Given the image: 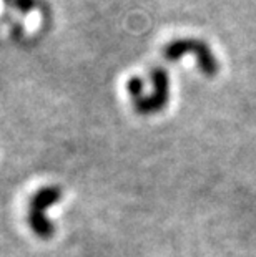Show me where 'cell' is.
I'll return each instance as SVG.
<instances>
[{
  "label": "cell",
  "instance_id": "obj_3",
  "mask_svg": "<svg viewBox=\"0 0 256 257\" xmlns=\"http://www.w3.org/2000/svg\"><path fill=\"white\" fill-rule=\"evenodd\" d=\"M151 85H153V93L148 96H140L133 100V106L140 114H153L161 111L170 100V78L165 68H155L151 72Z\"/></svg>",
  "mask_w": 256,
  "mask_h": 257
},
{
  "label": "cell",
  "instance_id": "obj_1",
  "mask_svg": "<svg viewBox=\"0 0 256 257\" xmlns=\"http://www.w3.org/2000/svg\"><path fill=\"white\" fill-rule=\"evenodd\" d=\"M62 199V189L57 186H47L39 189L32 196L29 202V226L39 239H52L55 234V226L48 219L47 211L48 207L57 204Z\"/></svg>",
  "mask_w": 256,
  "mask_h": 257
},
{
  "label": "cell",
  "instance_id": "obj_2",
  "mask_svg": "<svg viewBox=\"0 0 256 257\" xmlns=\"http://www.w3.org/2000/svg\"><path fill=\"white\" fill-rule=\"evenodd\" d=\"M187 53H193L197 57L198 67L205 75L215 76L218 73V70H220V65H218L213 53H211L208 43L198 40V38H178V40L168 43L165 50H163V55L170 60V62H175V60L182 58Z\"/></svg>",
  "mask_w": 256,
  "mask_h": 257
},
{
  "label": "cell",
  "instance_id": "obj_5",
  "mask_svg": "<svg viewBox=\"0 0 256 257\" xmlns=\"http://www.w3.org/2000/svg\"><path fill=\"white\" fill-rule=\"evenodd\" d=\"M15 4H17V7H19L24 14H27L29 10H32V9H34V5H35L34 0H17Z\"/></svg>",
  "mask_w": 256,
  "mask_h": 257
},
{
  "label": "cell",
  "instance_id": "obj_4",
  "mask_svg": "<svg viewBox=\"0 0 256 257\" xmlns=\"http://www.w3.org/2000/svg\"><path fill=\"white\" fill-rule=\"evenodd\" d=\"M128 93L132 95L133 100H137V98L143 96V81H141L138 76H133V78L128 80Z\"/></svg>",
  "mask_w": 256,
  "mask_h": 257
}]
</instances>
